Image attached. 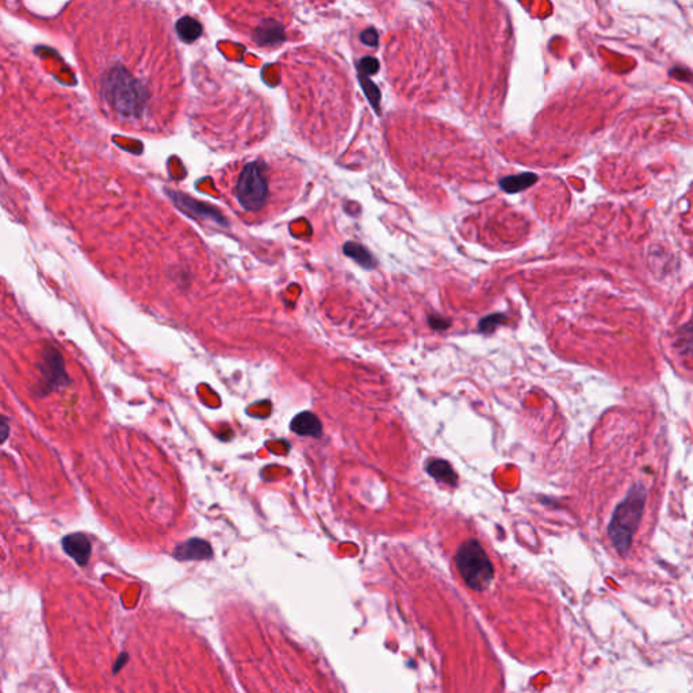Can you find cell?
I'll return each mask as SVG.
<instances>
[{"label":"cell","instance_id":"obj_11","mask_svg":"<svg viewBox=\"0 0 693 693\" xmlns=\"http://www.w3.org/2000/svg\"><path fill=\"white\" fill-rule=\"evenodd\" d=\"M429 322H431V326L434 329H445L448 326V322L444 321L441 317H431Z\"/></svg>","mask_w":693,"mask_h":693},{"label":"cell","instance_id":"obj_3","mask_svg":"<svg viewBox=\"0 0 693 693\" xmlns=\"http://www.w3.org/2000/svg\"><path fill=\"white\" fill-rule=\"evenodd\" d=\"M63 548L65 554L71 557L79 566H86L90 562L93 546L84 534H71L63 539Z\"/></svg>","mask_w":693,"mask_h":693},{"label":"cell","instance_id":"obj_5","mask_svg":"<svg viewBox=\"0 0 693 693\" xmlns=\"http://www.w3.org/2000/svg\"><path fill=\"white\" fill-rule=\"evenodd\" d=\"M291 429L299 436L320 438L322 435V424L318 417L311 412H302L291 421Z\"/></svg>","mask_w":693,"mask_h":693},{"label":"cell","instance_id":"obj_7","mask_svg":"<svg viewBox=\"0 0 693 693\" xmlns=\"http://www.w3.org/2000/svg\"><path fill=\"white\" fill-rule=\"evenodd\" d=\"M536 181L537 178L534 174H521L516 176H506L504 179H501L500 186L506 192H519L521 190L533 186Z\"/></svg>","mask_w":693,"mask_h":693},{"label":"cell","instance_id":"obj_6","mask_svg":"<svg viewBox=\"0 0 693 693\" xmlns=\"http://www.w3.org/2000/svg\"><path fill=\"white\" fill-rule=\"evenodd\" d=\"M427 472L431 474V477H434L435 479L441 481L443 483L452 485V486H455L458 483V475L454 472L451 465L445 461H441V459L431 461L427 466Z\"/></svg>","mask_w":693,"mask_h":693},{"label":"cell","instance_id":"obj_9","mask_svg":"<svg viewBox=\"0 0 693 693\" xmlns=\"http://www.w3.org/2000/svg\"><path fill=\"white\" fill-rule=\"evenodd\" d=\"M505 320H506V317H505L504 315H489V317L483 318V320L479 322V329H481L482 332H489V331L495 329L497 324H503Z\"/></svg>","mask_w":693,"mask_h":693},{"label":"cell","instance_id":"obj_4","mask_svg":"<svg viewBox=\"0 0 693 693\" xmlns=\"http://www.w3.org/2000/svg\"><path fill=\"white\" fill-rule=\"evenodd\" d=\"M174 557L178 561H205L213 557V548L203 539H189L176 546Z\"/></svg>","mask_w":693,"mask_h":693},{"label":"cell","instance_id":"obj_10","mask_svg":"<svg viewBox=\"0 0 693 693\" xmlns=\"http://www.w3.org/2000/svg\"><path fill=\"white\" fill-rule=\"evenodd\" d=\"M362 41H363L366 45H369V46H374V45H377V42H378V35H377L376 30L369 29V30H366V32L362 34Z\"/></svg>","mask_w":693,"mask_h":693},{"label":"cell","instance_id":"obj_8","mask_svg":"<svg viewBox=\"0 0 693 693\" xmlns=\"http://www.w3.org/2000/svg\"><path fill=\"white\" fill-rule=\"evenodd\" d=\"M343 251L348 257L353 259L359 266H362L364 268H373L374 259H373L371 253L369 252L367 248H364L363 246H360L358 243H346Z\"/></svg>","mask_w":693,"mask_h":693},{"label":"cell","instance_id":"obj_2","mask_svg":"<svg viewBox=\"0 0 693 693\" xmlns=\"http://www.w3.org/2000/svg\"><path fill=\"white\" fill-rule=\"evenodd\" d=\"M270 181L267 168L261 161L247 164L239 174L234 185V196L246 212H260L268 201Z\"/></svg>","mask_w":693,"mask_h":693},{"label":"cell","instance_id":"obj_1","mask_svg":"<svg viewBox=\"0 0 693 693\" xmlns=\"http://www.w3.org/2000/svg\"><path fill=\"white\" fill-rule=\"evenodd\" d=\"M455 564L466 585L477 592L489 588L495 578V567L486 551L474 539L466 540L459 546L455 555Z\"/></svg>","mask_w":693,"mask_h":693}]
</instances>
